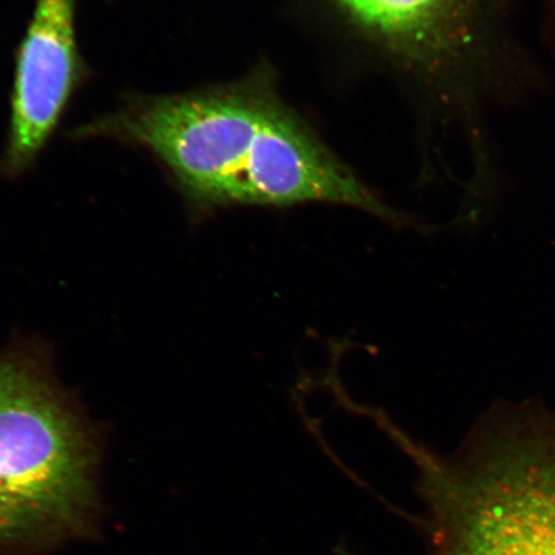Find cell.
I'll return each mask as SVG.
<instances>
[{
  "label": "cell",
  "mask_w": 555,
  "mask_h": 555,
  "mask_svg": "<svg viewBox=\"0 0 555 555\" xmlns=\"http://www.w3.org/2000/svg\"><path fill=\"white\" fill-rule=\"evenodd\" d=\"M86 134L143 145L190 196L220 206L356 207L388 223L405 218L377 197L298 116L256 85L135 100Z\"/></svg>",
  "instance_id": "obj_1"
},
{
  "label": "cell",
  "mask_w": 555,
  "mask_h": 555,
  "mask_svg": "<svg viewBox=\"0 0 555 555\" xmlns=\"http://www.w3.org/2000/svg\"><path fill=\"white\" fill-rule=\"evenodd\" d=\"M393 440L418 470L431 555H555V415H492L453 457Z\"/></svg>",
  "instance_id": "obj_2"
},
{
  "label": "cell",
  "mask_w": 555,
  "mask_h": 555,
  "mask_svg": "<svg viewBox=\"0 0 555 555\" xmlns=\"http://www.w3.org/2000/svg\"><path fill=\"white\" fill-rule=\"evenodd\" d=\"M338 23L443 102L476 117L538 86L512 31V0H328Z\"/></svg>",
  "instance_id": "obj_3"
},
{
  "label": "cell",
  "mask_w": 555,
  "mask_h": 555,
  "mask_svg": "<svg viewBox=\"0 0 555 555\" xmlns=\"http://www.w3.org/2000/svg\"><path fill=\"white\" fill-rule=\"evenodd\" d=\"M101 516L85 436L30 371L0 363V555L92 538Z\"/></svg>",
  "instance_id": "obj_4"
},
{
  "label": "cell",
  "mask_w": 555,
  "mask_h": 555,
  "mask_svg": "<svg viewBox=\"0 0 555 555\" xmlns=\"http://www.w3.org/2000/svg\"><path fill=\"white\" fill-rule=\"evenodd\" d=\"M79 75L75 0H37L20 46L3 169L25 171L53 134Z\"/></svg>",
  "instance_id": "obj_5"
},
{
  "label": "cell",
  "mask_w": 555,
  "mask_h": 555,
  "mask_svg": "<svg viewBox=\"0 0 555 555\" xmlns=\"http://www.w3.org/2000/svg\"><path fill=\"white\" fill-rule=\"evenodd\" d=\"M344 555H347V554H344Z\"/></svg>",
  "instance_id": "obj_6"
}]
</instances>
